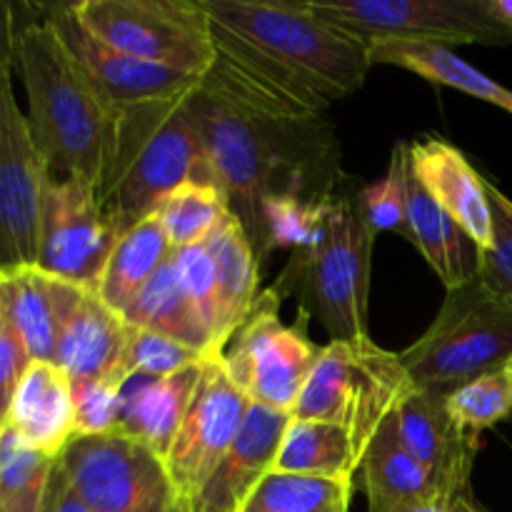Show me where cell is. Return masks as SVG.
<instances>
[{"instance_id": "41", "label": "cell", "mask_w": 512, "mask_h": 512, "mask_svg": "<svg viewBox=\"0 0 512 512\" xmlns=\"http://www.w3.org/2000/svg\"><path fill=\"white\" fill-rule=\"evenodd\" d=\"M48 512H90L73 493L60 463H55L48 480Z\"/></svg>"}, {"instance_id": "31", "label": "cell", "mask_w": 512, "mask_h": 512, "mask_svg": "<svg viewBox=\"0 0 512 512\" xmlns=\"http://www.w3.org/2000/svg\"><path fill=\"white\" fill-rule=\"evenodd\" d=\"M228 213L230 205L223 190L190 180L170 190L153 215L160 220L173 248H188L203 243Z\"/></svg>"}, {"instance_id": "16", "label": "cell", "mask_w": 512, "mask_h": 512, "mask_svg": "<svg viewBox=\"0 0 512 512\" xmlns=\"http://www.w3.org/2000/svg\"><path fill=\"white\" fill-rule=\"evenodd\" d=\"M45 15L55 25L70 53L75 55V60L83 65L85 73L118 108L188 95L203 83V78L165 68V65L145 63V60L110 48L108 43L95 38L90 30L80 25V20L70 10V3L50 5Z\"/></svg>"}, {"instance_id": "24", "label": "cell", "mask_w": 512, "mask_h": 512, "mask_svg": "<svg viewBox=\"0 0 512 512\" xmlns=\"http://www.w3.org/2000/svg\"><path fill=\"white\" fill-rule=\"evenodd\" d=\"M405 238L415 245L425 263L433 268L445 290L460 288L478 278L480 250L465 230L425 193L410 170L408 213H405Z\"/></svg>"}, {"instance_id": "15", "label": "cell", "mask_w": 512, "mask_h": 512, "mask_svg": "<svg viewBox=\"0 0 512 512\" xmlns=\"http://www.w3.org/2000/svg\"><path fill=\"white\" fill-rule=\"evenodd\" d=\"M55 300V365L70 380H115L123 358L128 323L95 290L50 275ZM123 388V385H120Z\"/></svg>"}, {"instance_id": "32", "label": "cell", "mask_w": 512, "mask_h": 512, "mask_svg": "<svg viewBox=\"0 0 512 512\" xmlns=\"http://www.w3.org/2000/svg\"><path fill=\"white\" fill-rule=\"evenodd\" d=\"M450 415L473 443L512 415V360L445 395Z\"/></svg>"}, {"instance_id": "5", "label": "cell", "mask_w": 512, "mask_h": 512, "mask_svg": "<svg viewBox=\"0 0 512 512\" xmlns=\"http://www.w3.org/2000/svg\"><path fill=\"white\" fill-rule=\"evenodd\" d=\"M375 238L378 233L363 208V188L343 173L320 240L295 250L273 288L283 298L298 295L300 310L318 318L330 340L365 338Z\"/></svg>"}, {"instance_id": "48", "label": "cell", "mask_w": 512, "mask_h": 512, "mask_svg": "<svg viewBox=\"0 0 512 512\" xmlns=\"http://www.w3.org/2000/svg\"><path fill=\"white\" fill-rule=\"evenodd\" d=\"M510 360H512V358H510Z\"/></svg>"}, {"instance_id": "34", "label": "cell", "mask_w": 512, "mask_h": 512, "mask_svg": "<svg viewBox=\"0 0 512 512\" xmlns=\"http://www.w3.org/2000/svg\"><path fill=\"white\" fill-rule=\"evenodd\" d=\"M203 360L205 355H200L198 350L185 348V345L175 343L165 335L128 325V338H125L123 358H120L115 380L125 388L130 380L165 378V375L180 373V370L203 363Z\"/></svg>"}, {"instance_id": "21", "label": "cell", "mask_w": 512, "mask_h": 512, "mask_svg": "<svg viewBox=\"0 0 512 512\" xmlns=\"http://www.w3.org/2000/svg\"><path fill=\"white\" fill-rule=\"evenodd\" d=\"M215 265L218 285V330L213 338L215 355H223L240 325L248 320L258 300L260 260L248 233L233 213L225 215L203 240Z\"/></svg>"}, {"instance_id": "25", "label": "cell", "mask_w": 512, "mask_h": 512, "mask_svg": "<svg viewBox=\"0 0 512 512\" xmlns=\"http://www.w3.org/2000/svg\"><path fill=\"white\" fill-rule=\"evenodd\" d=\"M123 320L130 328H143L150 333L165 335L185 348L198 350L205 358H218L213 353V338L208 325L203 323L200 313L180 285L178 270H175L173 253L158 268V273L148 280L138 298L128 305Z\"/></svg>"}, {"instance_id": "33", "label": "cell", "mask_w": 512, "mask_h": 512, "mask_svg": "<svg viewBox=\"0 0 512 512\" xmlns=\"http://www.w3.org/2000/svg\"><path fill=\"white\" fill-rule=\"evenodd\" d=\"M333 190L325 198L278 195V198L265 200L263 258L275 248H293L295 253V250H305L318 243L328 223L330 208H333Z\"/></svg>"}, {"instance_id": "22", "label": "cell", "mask_w": 512, "mask_h": 512, "mask_svg": "<svg viewBox=\"0 0 512 512\" xmlns=\"http://www.w3.org/2000/svg\"><path fill=\"white\" fill-rule=\"evenodd\" d=\"M358 480L370 512H398L443 495L405 445L395 413L365 448Z\"/></svg>"}, {"instance_id": "36", "label": "cell", "mask_w": 512, "mask_h": 512, "mask_svg": "<svg viewBox=\"0 0 512 512\" xmlns=\"http://www.w3.org/2000/svg\"><path fill=\"white\" fill-rule=\"evenodd\" d=\"M488 183L490 205H493V248L480 253L478 278L485 288L512 308V200L493 180Z\"/></svg>"}, {"instance_id": "29", "label": "cell", "mask_w": 512, "mask_h": 512, "mask_svg": "<svg viewBox=\"0 0 512 512\" xmlns=\"http://www.w3.org/2000/svg\"><path fill=\"white\" fill-rule=\"evenodd\" d=\"M370 60L383 65H395V68L410 70L420 78L430 80L435 85L460 90L473 98L485 100L490 105L512 113V90L500 85L490 75L480 73L475 65L460 58L455 50L440 48V45H418V43H388L373 45L370 48Z\"/></svg>"}, {"instance_id": "3", "label": "cell", "mask_w": 512, "mask_h": 512, "mask_svg": "<svg viewBox=\"0 0 512 512\" xmlns=\"http://www.w3.org/2000/svg\"><path fill=\"white\" fill-rule=\"evenodd\" d=\"M15 70L28 95V125L48 180H85L100 195L123 108L85 73L48 15L20 23Z\"/></svg>"}, {"instance_id": "37", "label": "cell", "mask_w": 512, "mask_h": 512, "mask_svg": "<svg viewBox=\"0 0 512 512\" xmlns=\"http://www.w3.org/2000/svg\"><path fill=\"white\" fill-rule=\"evenodd\" d=\"M73 383L75 438L118 430L123 390L113 380H70Z\"/></svg>"}, {"instance_id": "2", "label": "cell", "mask_w": 512, "mask_h": 512, "mask_svg": "<svg viewBox=\"0 0 512 512\" xmlns=\"http://www.w3.org/2000/svg\"><path fill=\"white\" fill-rule=\"evenodd\" d=\"M205 153L230 213L263 260V205L278 195L325 198L343 170L338 148L318 120H275L245 108L203 80L188 98Z\"/></svg>"}, {"instance_id": "38", "label": "cell", "mask_w": 512, "mask_h": 512, "mask_svg": "<svg viewBox=\"0 0 512 512\" xmlns=\"http://www.w3.org/2000/svg\"><path fill=\"white\" fill-rule=\"evenodd\" d=\"M58 460H50L25 443L10 425L0 435V500H10L53 473Z\"/></svg>"}, {"instance_id": "17", "label": "cell", "mask_w": 512, "mask_h": 512, "mask_svg": "<svg viewBox=\"0 0 512 512\" xmlns=\"http://www.w3.org/2000/svg\"><path fill=\"white\" fill-rule=\"evenodd\" d=\"M410 170L425 193L465 230L480 253L493 248V205L488 183L465 153L438 135L410 143Z\"/></svg>"}, {"instance_id": "7", "label": "cell", "mask_w": 512, "mask_h": 512, "mask_svg": "<svg viewBox=\"0 0 512 512\" xmlns=\"http://www.w3.org/2000/svg\"><path fill=\"white\" fill-rule=\"evenodd\" d=\"M415 390L400 355L375 345L370 335L330 340L290 415L348 430L365 453L380 425Z\"/></svg>"}, {"instance_id": "13", "label": "cell", "mask_w": 512, "mask_h": 512, "mask_svg": "<svg viewBox=\"0 0 512 512\" xmlns=\"http://www.w3.org/2000/svg\"><path fill=\"white\" fill-rule=\"evenodd\" d=\"M250 400L230 380L223 358H205L193 403L165 455L183 512L238 440L248 418Z\"/></svg>"}, {"instance_id": "6", "label": "cell", "mask_w": 512, "mask_h": 512, "mask_svg": "<svg viewBox=\"0 0 512 512\" xmlns=\"http://www.w3.org/2000/svg\"><path fill=\"white\" fill-rule=\"evenodd\" d=\"M398 355L415 388L450 395L512 358V308L473 278L445 290L430 328Z\"/></svg>"}, {"instance_id": "35", "label": "cell", "mask_w": 512, "mask_h": 512, "mask_svg": "<svg viewBox=\"0 0 512 512\" xmlns=\"http://www.w3.org/2000/svg\"><path fill=\"white\" fill-rule=\"evenodd\" d=\"M410 178V143L398 140L390 155V165L380 180L363 188V208L375 233L398 230L405 233Z\"/></svg>"}, {"instance_id": "11", "label": "cell", "mask_w": 512, "mask_h": 512, "mask_svg": "<svg viewBox=\"0 0 512 512\" xmlns=\"http://www.w3.org/2000/svg\"><path fill=\"white\" fill-rule=\"evenodd\" d=\"M58 463L90 512H183L165 460L120 430L75 438Z\"/></svg>"}, {"instance_id": "14", "label": "cell", "mask_w": 512, "mask_h": 512, "mask_svg": "<svg viewBox=\"0 0 512 512\" xmlns=\"http://www.w3.org/2000/svg\"><path fill=\"white\" fill-rule=\"evenodd\" d=\"M48 170L28 115L13 93V70H0V268L35 265L40 203Z\"/></svg>"}, {"instance_id": "1", "label": "cell", "mask_w": 512, "mask_h": 512, "mask_svg": "<svg viewBox=\"0 0 512 512\" xmlns=\"http://www.w3.org/2000/svg\"><path fill=\"white\" fill-rule=\"evenodd\" d=\"M215 45L205 83L275 120H318L363 88L370 48L303 3L203 0Z\"/></svg>"}, {"instance_id": "40", "label": "cell", "mask_w": 512, "mask_h": 512, "mask_svg": "<svg viewBox=\"0 0 512 512\" xmlns=\"http://www.w3.org/2000/svg\"><path fill=\"white\" fill-rule=\"evenodd\" d=\"M30 355L25 345L20 343L18 333L8 318L0 310V420H8L10 403H13L15 388H18L20 378L28 370Z\"/></svg>"}, {"instance_id": "26", "label": "cell", "mask_w": 512, "mask_h": 512, "mask_svg": "<svg viewBox=\"0 0 512 512\" xmlns=\"http://www.w3.org/2000/svg\"><path fill=\"white\" fill-rule=\"evenodd\" d=\"M363 460V448L348 430L318 420H300L290 415V423L275 455V473L313 475V478L353 483Z\"/></svg>"}, {"instance_id": "23", "label": "cell", "mask_w": 512, "mask_h": 512, "mask_svg": "<svg viewBox=\"0 0 512 512\" xmlns=\"http://www.w3.org/2000/svg\"><path fill=\"white\" fill-rule=\"evenodd\" d=\"M205 363V360H203ZM203 363L153 380H130L123 390L118 430L148 445L165 460L193 403Z\"/></svg>"}, {"instance_id": "43", "label": "cell", "mask_w": 512, "mask_h": 512, "mask_svg": "<svg viewBox=\"0 0 512 512\" xmlns=\"http://www.w3.org/2000/svg\"><path fill=\"white\" fill-rule=\"evenodd\" d=\"M398 512H485L475 503L473 493L470 495H438L433 500H425V503L410 505V508L398 510Z\"/></svg>"}, {"instance_id": "39", "label": "cell", "mask_w": 512, "mask_h": 512, "mask_svg": "<svg viewBox=\"0 0 512 512\" xmlns=\"http://www.w3.org/2000/svg\"><path fill=\"white\" fill-rule=\"evenodd\" d=\"M173 263L185 295L195 305L203 323L208 325L210 338H215V330H218V285H215V265L208 248L203 243L173 248Z\"/></svg>"}, {"instance_id": "9", "label": "cell", "mask_w": 512, "mask_h": 512, "mask_svg": "<svg viewBox=\"0 0 512 512\" xmlns=\"http://www.w3.org/2000/svg\"><path fill=\"white\" fill-rule=\"evenodd\" d=\"M313 13L368 48L388 43L510 45L488 0H308Z\"/></svg>"}, {"instance_id": "20", "label": "cell", "mask_w": 512, "mask_h": 512, "mask_svg": "<svg viewBox=\"0 0 512 512\" xmlns=\"http://www.w3.org/2000/svg\"><path fill=\"white\" fill-rule=\"evenodd\" d=\"M5 425L50 460H60L75 440L73 383L60 365L30 360L15 388Z\"/></svg>"}, {"instance_id": "44", "label": "cell", "mask_w": 512, "mask_h": 512, "mask_svg": "<svg viewBox=\"0 0 512 512\" xmlns=\"http://www.w3.org/2000/svg\"><path fill=\"white\" fill-rule=\"evenodd\" d=\"M490 10H493L495 18L503 23V28L512 33V0H488Z\"/></svg>"}, {"instance_id": "42", "label": "cell", "mask_w": 512, "mask_h": 512, "mask_svg": "<svg viewBox=\"0 0 512 512\" xmlns=\"http://www.w3.org/2000/svg\"><path fill=\"white\" fill-rule=\"evenodd\" d=\"M18 8L0 0V70L15 68V40H18Z\"/></svg>"}, {"instance_id": "47", "label": "cell", "mask_w": 512, "mask_h": 512, "mask_svg": "<svg viewBox=\"0 0 512 512\" xmlns=\"http://www.w3.org/2000/svg\"><path fill=\"white\" fill-rule=\"evenodd\" d=\"M0 505H3V500H0Z\"/></svg>"}, {"instance_id": "18", "label": "cell", "mask_w": 512, "mask_h": 512, "mask_svg": "<svg viewBox=\"0 0 512 512\" xmlns=\"http://www.w3.org/2000/svg\"><path fill=\"white\" fill-rule=\"evenodd\" d=\"M400 435L443 495H470V475L480 445L460 430L445 395L415 390L398 410Z\"/></svg>"}, {"instance_id": "45", "label": "cell", "mask_w": 512, "mask_h": 512, "mask_svg": "<svg viewBox=\"0 0 512 512\" xmlns=\"http://www.w3.org/2000/svg\"><path fill=\"white\" fill-rule=\"evenodd\" d=\"M0 512H15L13 508H10V505L8 503H3V505H0Z\"/></svg>"}, {"instance_id": "30", "label": "cell", "mask_w": 512, "mask_h": 512, "mask_svg": "<svg viewBox=\"0 0 512 512\" xmlns=\"http://www.w3.org/2000/svg\"><path fill=\"white\" fill-rule=\"evenodd\" d=\"M353 490V483L270 470L238 512H350Z\"/></svg>"}, {"instance_id": "46", "label": "cell", "mask_w": 512, "mask_h": 512, "mask_svg": "<svg viewBox=\"0 0 512 512\" xmlns=\"http://www.w3.org/2000/svg\"><path fill=\"white\" fill-rule=\"evenodd\" d=\"M3 428H5V423H3V420H0V435H3Z\"/></svg>"}, {"instance_id": "27", "label": "cell", "mask_w": 512, "mask_h": 512, "mask_svg": "<svg viewBox=\"0 0 512 512\" xmlns=\"http://www.w3.org/2000/svg\"><path fill=\"white\" fill-rule=\"evenodd\" d=\"M0 310L18 333L30 360L55 363L53 280L38 265L0 268Z\"/></svg>"}, {"instance_id": "4", "label": "cell", "mask_w": 512, "mask_h": 512, "mask_svg": "<svg viewBox=\"0 0 512 512\" xmlns=\"http://www.w3.org/2000/svg\"><path fill=\"white\" fill-rule=\"evenodd\" d=\"M188 98L190 93L120 110L113 163L100 190V203L120 233L153 215L178 185L193 180L220 188Z\"/></svg>"}, {"instance_id": "10", "label": "cell", "mask_w": 512, "mask_h": 512, "mask_svg": "<svg viewBox=\"0 0 512 512\" xmlns=\"http://www.w3.org/2000/svg\"><path fill=\"white\" fill-rule=\"evenodd\" d=\"M280 303L283 295L278 290H263L220 358L230 380L250 403L290 415L323 348L308 338V315L300 310V323L285 325L280 320Z\"/></svg>"}, {"instance_id": "28", "label": "cell", "mask_w": 512, "mask_h": 512, "mask_svg": "<svg viewBox=\"0 0 512 512\" xmlns=\"http://www.w3.org/2000/svg\"><path fill=\"white\" fill-rule=\"evenodd\" d=\"M170 253H173V245L163 225L155 215H148L120 235L95 293L108 308L123 315L128 305L138 298L140 290L148 285V280L158 273L160 265L170 258Z\"/></svg>"}, {"instance_id": "19", "label": "cell", "mask_w": 512, "mask_h": 512, "mask_svg": "<svg viewBox=\"0 0 512 512\" xmlns=\"http://www.w3.org/2000/svg\"><path fill=\"white\" fill-rule=\"evenodd\" d=\"M288 423V413L250 405L238 440L185 512H238L258 480L273 470Z\"/></svg>"}, {"instance_id": "12", "label": "cell", "mask_w": 512, "mask_h": 512, "mask_svg": "<svg viewBox=\"0 0 512 512\" xmlns=\"http://www.w3.org/2000/svg\"><path fill=\"white\" fill-rule=\"evenodd\" d=\"M120 235L93 185L78 178L45 183L35 260L43 273L95 290Z\"/></svg>"}, {"instance_id": "8", "label": "cell", "mask_w": 512, "mask_h": 512, "mask_svg": "<svg viewBox=\"0 0 512 512\" xmlns=\"http://www.w3.org/2000/svg\"><path fill=\"white\" fill-rule=\"evenodd\" d=\"M70 10L120 53L195 78L213 70V30L203 0H80Z\"/></svg>"}]
</instances>
